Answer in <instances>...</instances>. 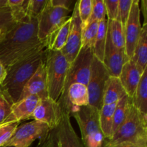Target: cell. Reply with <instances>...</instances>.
<instances>
[{"instance_id": "1", "label": "cell", "mask_w": 147, "mask_h": 147, "mask_svg": "<svg viewBox=\"0 0 147 147\" xmlns=\"http://www.w3.org/2000/svg\"><path fill=\"white\" fill-rule=\"evenodd\" d=\"M37 36V19L17 23L0 38V63L7 68L18 60L45 48Z\"/></svg>"}, {"instance_id": "2", "label": "cell", "mask_w": 147, "mask_h": 147, "mask_svg": "<svg viewBox=\"0 0 147 147\" xmlns=\"http://www.w3.org/2000/svg\"><path fill=\"white\" fill-rule=\"evenodd\" d=\"M47 48H42L18 60L7 69V76L0 88L7 93L13 103L20 100L23 88L41 63L45 61Z\"/></svg>"}, {"instance_id": "3", "label": "cell", "mask_w": 147, "mask_h": 147, "mask_svg": "<svg viewBox=\"0 0 147 147\" xmlns=\"http://www.w3.org/2000/svg\"><path fill=\"white\" fill-rule=\"evenodd\" d=\"M115 146L147 147V116L133 105L123 123L103 144V147Z\"/></svg>"}, {"instance_id": "4", "label": "cell", "mask_w": 147, "mask_h": 147, "mask_svg": "<svg viewBox=\"0 0 147 147\" xmlns=\"http://www.w3.org/2000/svg\"><path fill=\"white\" fill-rule=\"evenodd\" d=\"M76 119L85 147H102L105 141L99 123V110L90 105L73 108L69 112Z\"/></svg>"}, {"instance_id": "5", "label": "cell", "mask_w": 147, "mask_h": 147, "mask_svg": "<svg viewBox=\"0 0 147 147\" xmlns=\"http://www.w3.org/2000/svg\"><path fill=\"white\" fill-rule=\"evenodd\" d=\"M45 65L48 97L57 101L64 88L70 64L60 51L47 50Z\"/></svg>"}, {"instance_id": "6", "label": "cell", "mask_w": 147, "mask_h": 147, "mask_svg": "<svg viewBox=\"0 0 147 147\" xmlns=\"http://www.w3.org/2000/svg\"><path fill=\"white\" fill-rule=\"evenodd\" d=\"M93 57V47L89 45L82 46L76 59L70 64L63 93L57 100L64 98L67 88L73 83H81L87 86L90 78Z\"/></svg>"}, {"instance_id": "7", "label": "cell", "mask_w": 147, "mask_h": 147, "mask_svg": "<svg viewBox=\"0 0 147 147\" xmlns=\"http://www.w3.org/2000/svg\"><path fill=\"white\" fill-rule=\"evenodd\" d=\"M109 77L110 76L103 63L93 55L87 89L89 105L99 111L103 106L105 87Z\"/></svg>"}, {"instance_id": "8", "label": "cell", "mask_w": 147, "mask_h": 147, "mask_svg": "<svg viewBox=\"0 0 147 147\" xmlns=\"http://www.w3.org/2000/svg\"><path fill=\"white\" fill-rule=\"evenodd\" d=\"M70 12L72 11L66 9L53 6L50 0H48L43 11L37 18L39 40L45 45L49 35L70 18L69 14Z\"/></svg>"}, {"instance_id": "9", "label": "cell", "mask_w": 147, "mask_h": 147, "mask_svg": "<svg viewBox=\"0 0 147 147\" xmlns=\"http://www.w3.org/2000/svg\"><path fill=\"white\" fill-rule=\"evenodd\" d=\"M50 131L45 123L33 120L19 126L4 146L29 147L37 139L45 137Z\"/></svg>"}, {"instance_id": "10", "label": "cell", "mask_w": 147, "mask_h": 147, "mask_svg": "<svg viewBox=\"0 0 147 147\" xmlns=\"http://www.w3.org/2000/svg\"><path fill=\"white\" fill-rule=\"evenodd\" d=\"M70 32L65 45L60 50L69 64L76 59L82 47V22L78 12V1H76L70 16Z\"/></svg>"}, {"instance_id": "11", "label": "cell", "mask_w": 147, "mask_h": 147, "mask_svg": "<svg viewBox=\"0 0 147 147\" xmlns=\"http://www.w3.org/2000/svg\"><path fill=\"white\" fill-rule=\"evenodd\" d=\"M63 112V109L57 101L49 97L40 98L31 119L45 123L51 131L60 123Z\"/></svg>"}, {"instance_id": "12", "label": "cell", "mask_w": 147, "mask_h": 147, "mask_svg": "<svg viewBox=\"0 0 147 147\" xmlns=\"http://www.w3.org/2000/svg\"><path fill=\"white\" fill-rule=\"evenodd\" d=\"M140 1L133 0L130 14L124 27L125 51L128 57L131 59L133 56L134 51L140 36L141 25Z\"/></svg>"}, {"instance_id": "13", "label": "cell", "mask_w": 147, "mask_h": 147, "mask_svg": "<svg viewBox=\"0 0 147 147\" xmlns=\"http://www.w3.org/2000/svg\"><path fill=\"white\" fill-rule=\"evenodd\" d=\"M53 131L57 147H85L72 126L70 113L67 111H63L60 123Z\"/></svg>"}, {"instance_id": "14", "label": "cell", "mask_w": 147, "mask_h": 147, "mask_svg": "<svg viewBox=\"0 0 147 147\" xmlns=\"http://www.w3.org/2000/svg\"><path fill=\"white\" fill-rule=\"evenodd\" d=\"M129 60L125 50H119L113 45L107 33L103 63L109 76L119 78L123 65Z\"/></svg>"}, {"instance_id": "15", "label": "cell", "mask_w": 147, "mask_h": 147, "mask_svg": "<svg viewBox=\"0 0 147 147\" xmlns=\"http://www.w3.org/2000/svg\"><path fill=\"white\" fill-rule=\"evenodd\" d=\"M45 62L40 65L35 73L25 85L19 100L31 96H38L40 98L48 97Z\"/></svg>"}, {"instance_id": "16", "label": "cell", "mask_w": 147, "mask_h": 147, "mask_svg": "<svg viewBox=\"0 0 147 147\" xmlns=\"http://www.w3.org/2000/svg\"><path fill=\"white\" fill-rule=\"evenodd\" d=\"M39 100L40 98L38 96H31L14 103L11 107V113L3 123H8V122L20 123L22 121L31 119Z\"/></svg>"}, {"instance_id": "17", "label": "cell", "mask_w": 147, "mask_h": 147, "mask_svg": "<svg viewBox=\"0 0 147 147\" xmlns=\"http://www.w3.org/2000/svg\"><path fill=\"white\" fill-rule=\"evenodd\" d=\"M142 73L143 72L139 70L131 59L122 67L119 78L126 95L131 98H132L134 94Z\"/></svg>"}, {"instance_id": "18", "label": "cell", "mask_w": 147, "mask_h": 147, "mask_svg": "<svg viewBox=\"0 0 147 147\" xmlns=\"http://www.w3.org/2000/svg\"><path fill=\"white\" fill-rule=\"evenodd\" d=\"M70 22L71 18L70 17L49 35L45 42L47 50L60 51L64 47L70 32Z\"/></svg>"}, {"instance_id": "19", "label": "cell", "mask_w": 147, "mask_h": 147, "mask_svg": "<svg viewBox=\"0 0 147 147\" xmlns=\"http://www.w3.org/2000/svg\"><path fill=\"white\" fill-rule=\"evenodd\" d=\"M131 60L135 63L141 71L147 68V23L142 26L140 36Z\"/></svg>"}, {"instance_id": "20", "label": "cell", "mask_w": 147, "mask_h": 147, "mask_svg": "<svg viewBox=\"0 0 147 147\" xmlns=\"http://www.w3.org/2000/svg\"><path fill=\"white\" fill-rule=\"evenodd\" d=\"M126 95V92L119 78L110 76L106 82L105 87L103 105L117 103V102Z\"/></svg>"}, {"instance_id": "21", "label": "cell", "mask_w": 147, "mask_h": 147, "mask_svg": "<svg viewBox=\"0 0 147 147\" xmlns=\"http://www.w3.org/2000/svg\"><path fill=\"white\" fill-rule=\"evenodd\" d=\"M131 100L134 107L147 116V68L142 73Z\"/></svg>"}, {"instance_id": "22", "label": "cell", "mask_w": 147, "mask_h": 147, "mask_svg": "<svg viewBox=\"0 0 147 147\" xmlns=\"http://www.w3.org/2000/svg\"><path fill=\"white\" fill-rule=\"evenodd\" d=\"M116 103L103 105L99 111V123L105 139H110L113 135V114Z\"/></svg>"}, {"instance_id": "23", "label": "cell", "mask_w": 147, "mask_h": 147, "mask_svg": "<svg viewBox=\"0 0 147 147\" xmlns=\"http://www.w3.org/2000/svg\"><path fill=\"white\" fill-rule=\"evenodd\" d=\"M131 106L132 100L127 95L123 96L121 100L117 102L116 108H115L114 114H113V134L120 127L121 125L126 119Z\"/></svg>"}, {"instance_id": "24", "label": "cell", "mask_w": 147, "mask_h": 147, "mask_svg": "<svg viewBox=\"0 0 147 147\" xmlns=\"http://www.w3.org/2000/svg\"><path fill=\"white\" fill-rule=\"evenodd\" d=\"M107 33L113 45L119 50H125L124 28L121 22L107 20Z\"/></svg>"}, {"instance_id": "25", "label": "cell", "mask_w": 147, "mask_h": 147, "mask_svg": "<svg viewBox=\"0 0 147 147\" xmlns=\"http://www.w3.org/2000/svg\"><path fill=\"white\" fill-rule=\"evenodd\" d=\"M107 27V19L99 22L97 35H96L93 47V55L102 63H103L105 48H106Z\"/></svg>"}, {"instance_id": "26", "label": "cell", "mask_w": 147, "mask_h": 147, "mask_svg": "<svg viewBox=\"0 0 147 147\" xmlns=\"http://www.w3.org/2000/svg\"><path fill=\"white\" fill-rule=\"evenodd\" d=\"M29 0H7V5L11 9V14L17 23L30 20L27 16Z\"/></svg>"}, {"instance_id": "27", "label": "cell", "mask_w": 147, "mask_h": 147, "mask_svg": "<svg viewBox=\"0 0 147 147\" xmlns=\"http://www.w3.org/2000/svg\"><path fill=\"white\" fill-rule=\"evenodd\" d=\"M98 21H93L88 23L82 30V46L89 45L93 47L98 29Z\"/></svg>"}, {"instance_id": "28", "label": "cell", "mask_w": 147, "mask_h": 147, "mask_svg": "<svg viewBox=\"0 0 147 147\" xmlns=\"http://www.w3.org/2000/svg\"><path fill=\"white\" fill-rule=\"evenodd\" d=\"M17 24V23L13 18L9 7L0 8V30H2L4 34L15 27Z\"/></svg>"}, {"instance_id": "29", "label": "cell", "mask_w": 147, "mask_h": 147, "mask_svg": "<svg viewBox=\"0 0 147 147\" xmlns=\"http://www.w3.org/2000/svg\"><path fill=\"white\" fill-rule=\"evenodd\" d=\"M106 19V9L104 0H92L91 14H90L88 23L93 21L100 22Z\"/></svg>"}, {"instance_id": "30", "label": "cell", "mask_w": 147, "mask_h": 147, "mask_svg": "<svg viewBox=\"0 0 147 147\" xmlns=\"http://www.w3.org/2000/svg\"><path fill=\"white\" fill-rule=\"evenodd\" d=\"M20 122H8L0 124V147L4 146L12 136Z\"/></svg>"}, {"instance_id": "31", "label": "cell", "mask_w": 147, "mask_h": 147, "mask_svg": "<svg viewBox=\"0 0 147 147\" xmlns=\"http://www.w3.org/2000/svg\"><path fill=\"white\" fill-rule=\"evenodd\" d=\"M13 101L9 96L0 88V124L5 121L11 113Z\"/></svg>"}, {"instance_id": "32", "label": "cell", "mask_w": 147, "mask_h": 147, "mask_svg": "<svg viewBox=\"0 0 147 147\" xmlns=\"http://www.w3.org/2000/svg\"><path fill=\"white\" fill-rule=\"evenodd\" d=\"M48 0H29L27 16L29 19H35L41 14Z\"/></svg>"}, {"instance_id": "33", "label": "cell", "mask_w": 147, "mask_h": 147, "mask_svg": "<svg viewBox=\"0 0 147 147\" xmlns=\"http://www.w3.org/2000/svg\"><path fill=\"white\" fill-rule=\"evenodd\" d=\"M92 11V0H79L78 1V12L82 27L86 26L88 24Z\"/></svg>"}, {"instance_id": "34", "label": "cell", "mask_w": 147, "mask_h": 147, "mask_svg": "<svg viewBox=\"0 0 147 147\" xmlns=\"http://www.w3.org/2000/svg\"><path fill=\"white\" fill-rule=\"evenodd\" d=\"M133 0H119V21L124 28L130 14Z\"/></svg>"}, {"instance_id": "35", "label": "cell", "mask_w": 147, "mask_h": 147, "mask_svg": "<svg viewBox=\"0 0 147 147\" xmlns=\"http://www.w3.org/2000/svg\"><path fill=\"white\" fill-rule=\"evenodd\" d=\"M108 20H119V0H104Z\"/></svg>"}, {"instance_id": "36", "label": "cell", "mask_w": 147, "mask_h": 147, "mask_svg": "<svg viewBox=\"0 0 147 147\" xmlns=\"http://www.w3.org/2000/svg\"><path fill=\"white\" fill-rule=\"evenodd\" d=\"M76 2V1H74L73 0H50L53 6L66 9L70 11H73Z\"/></svg>"}, {"instance_id": "37", "label": "cell", "mask_w": 147, "mask_h": 147, "mask_svg": "<svg viewBox=\"0 0 147 147\" xmlns=\"http://www.w3.org/2000/svg\"><path fill=\"white\" fill-rule=\"evenodd\" d=\"M6 76H7V69L0 63V86L5 80Z\"/></svg>"}, {"instance_id": "38", "label": "cell", "mask_w": 147, "mask_h": 147, "mask_svg": "<svg viewBox=\"0 0 147 147\" xmlns=\"http://www.w3.org/2000/svg\"><path fill=\"white\" fill-rule=\"evenodd\" d=\"M146 0L142 1V9H140V11L143 12L144 16V23H146Z\"/></svg>"}, {"instance_id": "39", "label": "cell", "mask_w": 147, "mask_h": 147, "mask_svg": "<svg viewBox=\"0 0 147 147\" xmlns=\"http://www.w3.org/2000/svg\"><path fill=\"white\" fill-rule=\"evenodd\" d=\"M8 7L7 5V0H0V8Z\"/></svg>"}, {"instance_id": "40", "label": "cell", "mask_w": 147, "mask_h": 147, "mask_svg": "<svg viewBox=\"0 0 147 147\" xmlns=\"http://www.w3.org/2000/svg\"><path fill=\"white\" fill-rule=\"evenodd\" d=\"M110 147H133V146H110Z\"/></svg>"}, {"instance_id": "41", "label": "cell", "mask_w": 147, "mask_h": 147, "mask_svg": "<svg viewBox=\"0 0 147 147\" xmlns=\"http://www.w3.org/2000/svg\"><path fill=\"white\" fill-rule=\"evenodd\" d=\"M4 34V33L3 32H2V30H0V38H1V36H2L3 34Z\"/></svg>"}, {"instance_id": "42", "label": "cell", "mask_w": 147, "mask_h": 147, "mask_svg": "<svg viewBox=\"0 0 147 147\" xmlns=\"http://www.w3.org/2000/svg\"><path fill=\"white\" fill-rule=\"evenodd\" d=\"M4 147H14V146H4Z\"/></svg>"}, {"instance_id": "43", "label": "cell", "mask_w": 147, "mask_h": 147, "mask_svg": "<svg viewBox=\"0 0 147 147\" xmlns=\"http://www.w3.org/2000/svg\"><path fill=\"white\" fill-rule=\"evenodd\" d=\"M102 147H103V146H102Z\"/></svg>"}]
</instances>
